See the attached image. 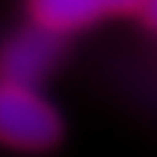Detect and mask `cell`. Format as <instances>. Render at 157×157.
Returning <instances> with one entry per match:
<instances>
[{
  "label": "cell",
  "instance_id": "1",
  "mask_svg": "<svg viewBox=\"0 0 157 157\" xmlns=\"http://www.w3.org/2000/svg\"><path fill=\"white\" fill-rule=\"evenodd\" d=\"M0 134L15 148L41 151L61 137V119L35 87L6 82L0 93Z\"/></svg>",
  "mask_w": 157,
  "mask_h": 157
},
{
  "label": "cell",
  "instance_id": "2",
  "mask_svg": "<svg viewBox=\"0 0 157 157\" xmlns=\"http://www.w3.org/2000/svg\"><path fill=\"white\" fill-rule=\"evenodd\" d=\"M143 0H29V12L38 26L50 32H73L111 15H128Z\"/></svg>",
  "mask_w": 157,
  "mask_h": 157
},
{
  "label": "cell",
  "instance_id": "3",
  "mask_svg": "<svg viewBox=\"0 0 157 157\" xmlns=\"http://www.w3.org/2000/svg\"><path fill=\"white\" fill-rule=\"evenodd\" d=\"M56 56H58V35L35 23V29L21 32L9 41L3 56V76L12 84H29L32 87L52 67Z\"/></svg>",
  "mask_w": 157,
  "mask_h": 157
},
{
  "label": "cell",
  "instance_id": "4",
  "mask_svg": "<svg viewBox=\"0 0 157 157\" xmlns=\"http://www.w3.org/2000/svg\"><path fill=\"white\" fill-rule=\"evenodd\" d=\"M140 12H143V17H146L148 26H154V29H157V0H143Z\"/></svg>",
  "mask_w": 157,
  "mask_h": 157
}]
</instances>
